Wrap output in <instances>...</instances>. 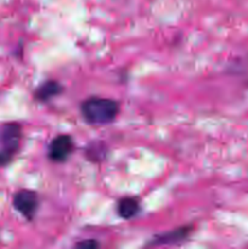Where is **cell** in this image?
<instances>
[{"mask_svg":"<svg viewBox=\"0 0 248 249\" xmlns=\"http://www.w3.org/2000/svg\"><path fill=\"white\" fill-rule=\"evenodd\" d=\"M119 111V102L108 97L91 96L80 105V113L90 125L101 126L113 123L118 117Z\"/></svg>","mask_w":248,"mask_h":249,"instance_id":"1","label":"cell"},{"mask_svg":"<svg viewBox=\"0 0 248 249\" xmlns=\"http://www.w3.org/2000/svg\"><path fill=\"white\" fill-rule=\"evenodd\" d=\"M23 128L17 122H7L0 125V168L14 162L21 150Z\"/></svg>","mask_w":248,"mask_h":249,"instance_id":"2","label":"cell"},{"mask_svg":"<svg viewBox=\"0 0 248 249\" xmlns=\"http://www.w3.org/2000/svg\"><path fill=\"white\" fill-rule=\"evenodd\" d=\"M12 206L26 220L33 221L39 209L38 194L33 190H18L12 197Z\"/></svg>","mask_w":248,"mask_h":249,"instance_id":"3","label":"cell"},{"mask_svg":"<svg viewBox=\"0 0 248 249\" xmlns=\"http://www.w3.org/2000/svg\"><path fill=\"white\" fill-rule=\"evenodd\" d=\"M74 151V141L71 135L60 134L51 140L48 147V158L53 163H65Z\"/></svg>","mask_w":248,"mask_h":249,"instance_id":"4","label":"cell"},{"mask_svg":"<svg viewBox=\"0 0 248 249\" xmlns=\"http://www.w3.org/2000/svg\"><path fill=\"white\" fill-rule=\"evenodd\" d=\"M192 231H194V226L186 225L180 226V228L174 229L172 231H168L165 233H160V235L155 236L147 246H168V245H177L181 243L182 241L187 240L191 236Z\"/></svg>","mask_w":248,"mask_h":249,"instance_id":"5","label":"cell"},{"mask_svg":"<svg viewBox=\"0 0 248 249\" xmlns=\"http://www.w3.org/2000/svg\"><path fill=\"white\" fill-rule=\"evenodd\" d=\"M63 91V87L61 85L60 82L57 80H46V82L41 83L33 92L34 99L36 100L38 102H48L50 100H53V97L58 96V95L62 94Z\"/></svg>","mask_w":248,"mask_h":249,"instance_id":"6","label":"cell"},{"mask_svg":"<svg viewBox=\"0 0 248 249\" xmlns=\"http://www.w3.org/2000/svg\"><path fill=\"white\" fill-rule=\"evenodd\" d=\"M117 214L124 220H130L135 218L141 212V203L138 197L125 196L122 197L117 202Z\"/></svg>","mask_w":248,"mask_h":249,"instance_id":"7","label":"cell"},{"mask_svg":"<svg viewBox=\"0 0 248 249\" xmlns=\"http://www.w3.org/2000/svg\"><path fill=\"white\" fill-rule=\"evenodd\" d=\"M85 157L92 163H102L108 155V147L106 142L101 140L91 141L85 148Z\"/></svg>","mask_w":248,"mask_h":249,"instance_id":"8","label":"cell"},{"mask_svg":"<svg viewBox=\"0 0 248 249\" xmlns=\"http://www.w3.org/2000/svg\"><path fill=\"white\" fill-rule=\"evenodd\" d=\"M75 247L83 248V249H95L100 247V243L96 240H85L82 242L75 243Z\"/></svg>","mask_w":248,"mask_h":249,"instance_id":"9","label":"cell"}]
</instances>
